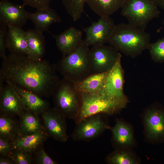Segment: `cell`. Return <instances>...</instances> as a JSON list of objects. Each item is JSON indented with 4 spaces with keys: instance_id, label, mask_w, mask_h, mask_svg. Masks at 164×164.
Returning <instances> with one entry per match:
<instances>
[{
    "instance_id": "1",
    "label": "cell",
    "mask_w": 164,
    "mask_h": 164,
    "mask_svg": "<svg viewBox=\"0 0 164 164\" xmlns=\"http://www.w3.org/2000/svg\"><path fill=\"white\" fill-rule=\"evenodd\" d=\"M56 71L55 64L46 60L11 53L3 59L0 75L6 82L48 98L60 80Z\"/></svg>"
},
{
    "instance_id": "2",
    "label": "cell",
    "mask_w": 164,
    "mask_h": 164,
    "mask_svg": "<svg viewBox=\"0 0 164 164\" xmlns=\"http://www.w3.org/2000/svg\"><path fill=\"white\" fill-rule=\"evenodd\" d=\"M150 39L145 30L121 23L115 25L108 43L119 52L134 58L148 49Z\"/></svg>"
},
{
    "instance_id": "3",
    "label": "cell",
    "mask_w": 164,
    "mask_h": 164,
    "mask_svg": "<svg viewBox=\"0 0 164 164\" xmlns=\"http://www.w3.org/2000/svg\"><path fill=\"white\" fill-rule=\"evenodd\" d=\"M89 47L83 40L75 50L55 64L56 71L75 84L91 74Z\"/></svg>"
},
{
    "instance_id": "4",
    "label": "cell",
    "mask_w": 164,
    "mask_h": 164,
    "mask_svg": "<svg viewBox=\"0 0 164 164\" xmlns=\"http://www.w3.org/2000/svg\"><path fill=\"white\" fill-rule=\"evenodd\" d=\"M79 93L80 108L74 119L76 124L86 117L97 114L113 116L119 113L126 107L117 100L103 93Z\"/></svg>"
},
{
    "instance_id": "5",
    "label": "cell",
    "mask_w": 164,
    "mask_h": 164,
    "mask_svg": "<svg viewBox=\"0 0 164 164\" xmlns=\"http://www.w3.org/2000/svg\"><path fill=\"white\" fill-rule=\"evenodd\" d=\"M51 96L53 108L66 118H75L79 113L80 103L79 93L74 83L63 78L56 85Z\"/></svg>"
},
{
    "instance_id": "6",
    "label": "cell",
    "mask_w": 164,
    "mask_h": 164,
    "mask_svg": "<svg viewBox=\"0 0 164 164\" xmlns=\"http://www.w3.org/2000/svg\"><path fill=\"white\" fill-rule=\"evenodd\" d=\"M121 14L129 24L145 30L149 22L159 17L161 12L153 0H125Z\"/></svg>"
},
{
    "instance_id": "7",
    "label": "cell",
    "mask_w": 164,
    "mask_h": 164,
    "mask_svg": "<svg viewBox=\"0 0 164 164\" xmlns=\"http://www.w3.org/2000/svg\"><path fill=\"white\" fill-rule=\"evenodd\" d=\"M103 114H99L86 117L76 124L71 134L74 141L89 142L100 136L111 127Z\"/></svg>"
},
{
    "instance_id": "8",
    "label": "cell",
    "mask_w": 164,
    "mask_h": 164,
    "mask_svg": "<svg viewBox=\"0 0 164 164\" xmlns=\"http://www.w3.org/2000/svg\"><path fill=\"white\" fill-rule=\"evenodd\" d=\"M121 57L119 52L115 64L108 71L105 85L101 92L113 97L126 107L129 101L124 91V71L121 63Z\"/></svg>"
},
{
    "instance_id": "9",
    "label": "cell",
    "mask_w": 164,
    "mask_h": 164,
    "mask_svg": "<svg viewBox=\"0 0 164 164\" xmlns=\"http://www.w3.org/2000/svg\"><path fill=\"white\" fill-rule=\"evenodd\" d=\"M144 134L149 142L155 143L164 139V111L150 107L144 111L142 115Z\"/></svg>"
},
{
    "instance_id": "10",
    "label": "cell",
    "mask_w": 164,
    "mask_h": 164,
    "mask_svg": "<svg viewBox=\"0 0 164 164\" xmlns=\"http://www.w3.org/2000/svg\"><path fill=\"white\" fill-rule=\"evenodd\" d=\"M115 26L110 16L100 17L97 21L92 22L90 26L83 29L86 34L84 42L89 47L105 45Z\"/></svg>"
},
{
    "instance_id": "11",
    "label": "cell",
    "mask_w": 164,
    "mask_h": 164,
    "mask_svg": "<svg viewBox=\"0 0 164 164\" xmlns=\"http://www.w3.org/2000/svg\"><path fill=\"white\" fill-rule=\"evenodd\" d=\"M119 53L110 45L92 46L90 52L92 74L109 71L115 64Z\"/></svg>"
},
{
    "instance_id": "12",
    "label": "cell",
    "mask_w": 164,
    "mask_h": 164,
    "mask_svg": "<svg viewBox=\"0 0 164 164\" xmlns=\"http://www.w3.org/2000/svg\"><path fill=\"white\" fill-rule=\"evenodd\" d=\"M40 116L49 137L61 142L68 140L66 117L62 113L54 108H50Z\"/></svg>"
},
{
    "instance_id": "13",
    "label": "cell",
    "mask_w": 164,
    "mask_h": 164,
    "mask_svg": "<svg viewBox=\"0 0 164 164\" xmlns=\"http://www.w3.org/2000/svg\"><path fill=\"white\" fill-rule=\"evenodd\" d=\"M25 5L15 4L8 0L0 2V23L6 26L22 28L28 19L29 12Z\"/></svg>"
},
{
    "instance_id": "14",
    "label": "cell",
    "mask_w": 164,
    "mask_h": 164,
    "mask_svg": "<svg viewBox=\"0 0 164 164\" xmlns=\"http://www.w3.org/2000/svg\"><path fill=\"white\" fill-rule=\"evenodd\" d=\"M111 144L115 149H132L136 144L134 129L132 125L121 119H116L111 127Z\"/></svg>"
},
{
    "instance_id": "15",
    "label": "cell",
    "mask_w": 164,
    "mask_h": 164,
    "mask_svg": "<svg viewBox=\"0 0 164 164\" xmlns=\"http://www.w3.org/2000/svg\"><path fill=\"white\" fill-rule=\"evenodd\" d=\"M6 83L0 91V115L19 116L25 109L13 86Z\"/></svg>"
},
{
    "instance_id": "16",
    "label": "cell",
    "mask_w": 164,
    "mask_h": 164,
    "mask_svg": "<svg viewBox=\"0 0 164 164\" xmlns=\"http://www.w3.org/2000/svg\"><path fill=\"white\" fill-rule=\"evenodd\" d=\"M56 46L62 54L67 56L75 50L83 41V33L80 30L72 26L56 35H52Z\"/></svg>"
},
{
    "instance_id": "17",
    "label": "cell",
    "mask_w": 164,
    "mask_h": 164,
    "mask_svg": "<svg viewBox=\"0 0 164 164\" xmlns=\"http://www.w3.org/2000/svg\"><path fill=\"white\" fill-rule=\"evenodd\" d=\"M12 85L25 110L39 116L43 112L50 108L49 102L39 95L17 86Z\"/></svg>"
},
{
    "instance_id": "18",
    "label": "cell",
    "mask_w": 164,
    "mask_h": 164,
    "mask_svg": "<svg viewBox=\"0 0 164 164\" xmlns=\"http://www.w3.org/2000/svg\"><path fill=\"white\" fill-rule=\"evenodd\" d=\"M28 17L34 24L35 29L42 33L48 31L49 27L52 24L62 21L60 17L49 6L43 9H38L34 13L29 12Z\"/></svg>"
},
{
    "instance_id": "19",
    "label": "cell",
    "mask_w": 164,
    "mask_h": 164,
    "mask_svg": "<svg viewBox=\"0 0 164 164\" xmlns=\"http://www.w3.org/2000/svg\"><path fill=\"white\" fill-rule=\"evenodd\" d=\"M49 137L46 131L33 134L19 135L13 142L9 143L13 149H19L33 155L36 149L43 144Z\"/></svg>"
},
{
    "instance_id": "20",
    "label": "cell",
    "mask_w": 164,
    "mask_h": 164,
    "mask_svg": "<svg viewBox=\"0 0 164 164\" xmlns=\"http://www.w3.org/2000/svg\"><path fill=\"white\" fill-rule=\"evenodd\" d=\"M7 27V49L12 54L27 56L28 46L26 31L20 27Z\"/></svg>"
},
{
    "instance_id": "21",
    "label": "cell",
    "mask_w": 164,
    "mask_h": 164,
    "mask_svg": "<svg viewBox=\"0 0 164 164\" xmlns=\"http://www.w3.org/2000/svg\"><path fill=\"white\" fill-rule=\"evenodd\" d=\"M28 46L27 56L36 60L42 59L45 52V39L43 33L35 29L26 31Z\"/></svg>"
},
{
    "instance_id": "22",
    "label": "cell",
    "mask_w": 164,
    "mask_h": 164,
    "mask_svg": "<svg viewBox=\"0 0 164 164\" xmlns=\"http://www.w3.org/2000/svg\"><path fill=\"white\" fill-rule=\"evenodd\" d=\"M18 117L19 135L46 131L41 118L31 112L25 110Z\"/></svg>"
},
{
    "instance_id": "23",
    "label": "cell",
    "mask_w": 164,
    "mask_h": 164,
    "mask_svg": "<svg viewBox=\"0 0 164 164\" xmlns=\"http://www.w3.org/2000/svg\"><path fill=\"white\" fill-rule=\"evenodd\" d=\"M108 71L91 74L75 84L76 89L79 93L90 94L100 93L105 85Z\"/></svg>"
},
{
    "instance_id": "24",
    "label": "cell",
    "mask_w": 164,
    "mask_h": 164,
    "mask_svg": "<svg viewBox=\"0 0 164 164\" xmlns=\"http://www.w3.org/2000/svg\"><path fill=\"white\" fill-rule=\"evenodd\" d=\"M125 0H86L91 9L100 17L109 16L121 8Z\"/></svg>"
},
{
    "instance_id": "25",
    "label": "cell",
    "mask_w": 164,
    "mask_h": 164,
    "mask_svg": "<svg viewBox=\"0 0 164 164\" xmlns=\"http://www.w3.org/2000/svg\"><path fill=\"white\" fill-rule=\"evenodd\" d=\"M17 116L0 115V137L6 139L9 143L19 135V121Z\"/></svg>"
},
{
    "instance_id": "26",
    "label": "cell",
    "mask_w": 164,
    "mask_h": 164,
    "mask_svg": "<svg viewBox=\"0 0 164 164\" xmlns=\"http://www.w3.org/2000/svg\"><path fill=\"white\" fill-rule=\"evenodd\" d=\"M109 164H138L140 159L131 149H115L105 158Z\"/></svg>"
},
{
    "instance_id": "27",
    "label": "cell",
    "mask_w": 164,
    "mask_h": 164,
    "mask_svg": "<svg viewBox=\"0 0 164 164\" xmlns=\"http://www.w3.org/2000/svg\"><path fill=\"white\" fill-rule=\"evenodd\" d=\"M67 13L74 21L78 20L84 12L86 0H61Z\"/></svg>"
},
{
    "instance_id": "28",
    "label": "cell",
    "mask_w": 164,
    "mask_h": 164,
    "mask_svg": "<svg viewBox=\"0 0 164 164\" xmlns=\"http://www.w3.org/2000/svg\"><path fill=\"white\" fill-rule=\"evenodd\" d=\"M148 49L152 60L155 63L164 62V38L150 44Z\"/></svg>"
},
{
    "instance_id": "29",
    "label": "cell",
    "mask_w": 164,
    "mask_h": 164,
    "mask_svg": "<svg viewBox=\"0 0 164 164\" xmlns=\"http://www.w3.org/2000/svg\"><path fill=\"white\" fill-rule=\"evenodd\" d=\"M9 156L15 164H32V155L22 149H13Z\"/></svg>"
},
{
    "instance_id": "30",
    "label": "cell",
    "mask_w": 164,
    "mask_h": 164,
    "mask_svg": "<svg viewBox=\"0 0 164 164\" xmlns=\"http://www.w3.org/2000/svg\"><path fill=\"white\" fill-rule=\"evenodd\" d=\"M32 164H56L55 161L52 159L45 151L43 144L39 146L35 151L33 155Z\"/></svg>"
},
{
    "instance_id": "31",
    "label": "cell",
    "mask_w": 164,
    "mask_h": 164,
    "mask_svg": "<svg viewBox=\"0 0 164 164\" xmlns=\"http://www.w3.org/2000/svg\"><path fill=\"white\" fill-rule=\"evenodd\" d=\"M6 27L0 23V57L3 59L7 56L6 51L7 49L8 28Z\"/></svg>"
},
{
    "instance_id": "32",
    "label": "cell",
    "mask_w": 164,
    "mask_h": 164,
    "mask_svg": "<svg viewBox=\"0 0 164 164\" xmlns=\"http://www.w3.org/2000/svg\"><path fill=\"white\" fill-rule=\"evenodd\" d=\"M25 5H28L37 9H42L49 6L51 0H22Z\"/></svg>"
},
{
    "instance_id": "33",
    "label": "cell",
    "mask_w": 164,
    "mask_h": 164,
    "mask_svg": "<svg viewBox=\"0 0 164 164\" xmlns=\"http://www.w3.org/2000/svg\"><path fill=\"white\" fill-rule=\"evenodd\" d=\"M13 149L6 139L0 137V154L3 156H9Z\"/></svg>"
},
{
    "instance_id": "34",
    "label": "cell",
    "mask_w": 164,
    "mask_h": 164,
    "mask_svg": "<svg viewBox=\"0 0 164 164\" xmlns=\"http://www.w3.org/2000/svg\"><path fill=\"white\" fill-rule=\"evenodd\" d=\"M0 164H15V162L9 156L1 155Z\"/></svg>"
},
{
    "instance_id": "35",
    "label": "cell",
    "mask_w": 164,
    "mask_h": 164,
    "mask_svg": "<svg viewBox=\"0 0 164 164\" xmlns=\"http://www.w3.org/2000/svg\"><path fill=\"white\" fill-rule=\"evenodd\" d=\"M159 7L164 11V0H153Z\"/></svg>"
},
{
    "instance_id": "36",
    "label": "cell",
    "mask_w": 164,
    "mask_h": 164,
    "mask_svg": "<svg viewBox=\"0 0 164 164\" xmlns=\"http://www.w3.org/2000/svg\"><path fill=\"white\" fill-rule=\"evenodd\" d=\"M162 24H163V25L164 26V19L163 20V21H162Z\"/></svg>"
}]
</instances>
